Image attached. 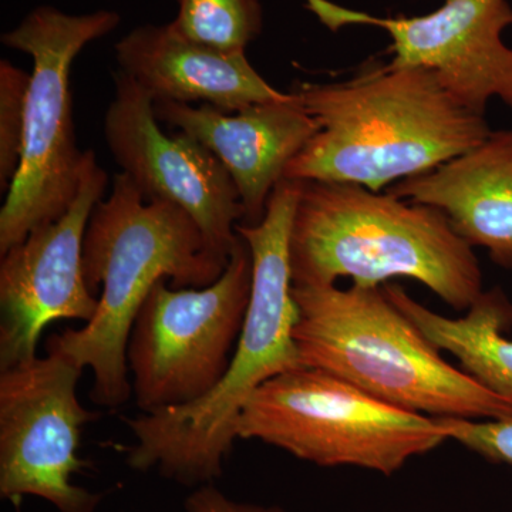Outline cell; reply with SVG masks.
Returning a JSON list of instances; mask_svg holds the SVG:
<instances>
[{
    "instance_id": "cell-1",
    "label": "cell",
    "mask_w": 512,
    "mask_h": 512,
    "mask_svg": "<svg viewBox=\"0 0 512 512\" xmlns=\"http://www.w3.org/2000/svg\"><path fill=\"white\" fill-rule=\"evenodd\" d=\"M298 187V181L282 178L264 220L235 228L251 249L254 266L248 312L231 365L204 399L126 420L136 439L127 454L133 470H156L185 487L214 484L238 440L239 417L249 399L268 380L305 367L293 338L299 312L289 266Z\"/></svg>"
},
{
    "instance_id": "cell-2",
    "label": "cell",
    "mask_w": 512,
    "mask_h": 512,
    "mask_svg": "<svg viewBox=\"0 0 512 512\" xmlns=\"http://www.w3.org/2000/svg\"><path fill=\"white\" fill-rule=\"evenodd\" d=\"M292 93L319 130L286 167V180L380 192L461 156L493 131L424 67L372 63L348 82L299 83Z\"/></svg>"
},
{
    "instance_id": "cell-3",
    "label": "cell",
    "mask_w": 512,
    "mask_h": 512,
    "mask_svg": "<svg viewBox=\"0 0 512 512\" xmlns=\"http://www.w3.org/2000/svg\"><path fill=\"white\" fill-rule=\"evenodd\" d=\"M228 261L187 211L148 200L126 174H116L109 198L90 215L83 241L84 282L93 295L101 288L96 315L82 329L50 336L46 352L92 369L90 399L117 409L133 394L127 343L151 289L160 279L174 288H204L220 278Z\"/></svg>"
},
{
    "instance_id": "cell-4",
    "label": "cell",
    "mask_w": 512,
    "mask_h": 512,
    "mask_svg": "<svg viewBox=\"0 0 512 512\" xmlns=\"http://www.w3.org/2000/svg\"><path fill=\"white\" fill-rule=\"evenodd\" d=\"M298 184L289 231L293 286L350 278L362 288H382L389 279L410 278L457 311H467L483 292L473 247L437 208L362 185Z\"/></svg>"
},
{
    "instance_id": "cell-5",
    "label": "cell",
    "mask_w": 512,
    "mask_h": 512,
    "mask_svg": "<svg viewBox=\"0 0 512 512\" xmlns=\"http://www.w3.org/2000/svg\"><path fill=\"white\" fill-rule=\"evenodd\" d=\"M302 365L407 412L470 420L512 417V403L451 366L382 288L293 286Z\"/></svg>"
},
{
    "instance_id": "cell-6",
    "label": "cell",
    "mask_w": 512,
    "mask_h": 512,
    "mask_svg": "<svg viewBox=\"0 0 512 512\" xmlns=\"http://www.w3.org/2000/svg\"><path fill=\"white\" fill-rule=\"evenodd\" d=\"M238 439L262 441L319 467L392 476L448 436L440 419L407 412L328 372L301 367L256 390L239 417Z\"/></svg>"
},
{
    "instance_id": "cell-7",
    "label": "cell",
    "mask_w": 512,
    "mask_h": 512,
    "mask_svg": "<svg viewBox=\"0 0 512 512\" xmlns=\"http://www.w3.org/2000/svg\"><path fill=\"white\" fill-rule=\"evenodd\" d=\"M120 20L113 10L74 16L40 6L3 33V45L32 57L33 70L22 161L0 210V255L62 217L76 198L84 151L77 146L70 69L84 47L113 32Z\"/></svg>"
},
{
    "instance_id": "cell-8",
    "label": "cell",
    "mask_w": 512,
    "mask_h": 512,
    "mask_svg": "<svg viewBox=\"0 0 512 512\" xmlns=\"http://www.w3.org/2000/svg\"><path fill=\"white\" fill-rule=\"evenodd\" d=\"M252 252L239 237L227 268L204 288L160 279L127 343L131 389L141 413L190 406L210 394L231 365L252 289Z\"/></svg>"
},
{
    "instance_id": "cell-9",
    "label": "cell",
    "mask_w": 512,
    "mask_h": 512,
    "mask_svg": "<svg viewBox=\"0 0 512 512\" xmlns=\"http://www.w3.org/2000/svg\"><path fill=\"white\" fill-rule=\"evenodd\" d=\"M83 369L56 352L0 370V495L42 498L59 512H96L103 493L73 483L86 424L99 419L80 403Z\"/></svg>"
},
{
    "instance_id": "cell-10",
    "label": "cell",
    "mask_w": 512,
    "mask_h": 512,
    "mask_svg": "<svg viewBox=\"0 0 512 512\" xmlns=\"http://www.w3.org/2000/svg\"><path fill=\"white\" fill-rule=\"evenodd\" d=\"M109 177L92 150L69 210L29 232L0 259V370L37 356L43 330L56 320L90 322L99 296L83 276V241Z\"/></svg>"
},
{
    "instance_id": "cell-11",
    "label": "cell",
    "mask_w": 512,
    "mask_h": 512,
    "mask_svg": "<svg viewBox=\"0 0 512 512\" xmlns=\"http://www.w3.org/2000/svg\"><path fill=\"white\" fill-rule=\"evenodd\" d=\"M114 86L104 138L121 173L148 200L168 201L187 211L212 247L229 258L244 210L225 165L184 131L165 133L150 94L126 73L114 74Z\"/></svg>"
},
{
    "instance_id": "cell-12",
    "label": "cell",
    "mask_w": 512,
    "mask_h": 512,
    "mask_svg": "<svg viewBox=\"0 0 512 512\" xmlns=\"http://www.w3.org/2000/svg\"><path fill=\"white\" fill-rule=\"evenodd\" d=\"M305 2L332 32L350 25L386 30L392 39L390 64L431 70L478 116L485 117L493 97L512 110V49L501 37L512 26L508 0H444L429 15L413 18H377L330 0Z\"/></svg>"
},
{
    "instance_id": "cell-13",
    "label": "cell",
    "mask_w": 512,
    "mask_h": 512,
    "mask_svg": "<svg viewBox=\"0 0 512 512\" xmlns=\"http://www.w3.org/2000/svg\"><path fill=\"white\" fill-rule=\"evenodd\" d=\"M154 114L160 123L200 141L225 165L244 210L239 224L247 227L264 220L286 167L319 130L292 92L285 99L254 104L237 113L210 104L154 101Z\"/></svg>"
},
{
    "instance_id": "cell-14",
    "label": "cell",
    "mask_w": 512,
    "mask_h": 512,
    "mask_svg": "<svg viewBox=\"0 0 512 512\" xmlns=\"http://www.w3.org/2000/svg\"><path fill=\"white\" fill-rule=\"evenodd\" d=\"M120 70L153 101L210 104L237 113L254 104L285 99L266 82L245 53L229 55L178 35L170 23L131 30L116 45Z\"/></svg>"
},
{
    "instance_id": "cell-15",
    "label": "cell",
    "mask_w": 512,
    "mask_h": 512,
    "mask_svg": "<svg viewBox=\"0 0 512 512\" xmlns=\"http://www.w3.org/2000/svg\"><path fill=\"white\" fill-rule=\"evenodd\" d=\"M389 192L437 208L458 237L512 269V130L491 131L478 146Z\"/></svg>"
},
{
    "instance_id": "cell-16",
    "label": "cell",
    "mask_w": 512,
    "mask_h": 512,
    "mask_svg": "<svg viewBox=\"0 0 512 512\" xmlns=\"http://www.w3.org/2000/svg\"><path fill=\"white\" fill-rule=\"evenodd\" d=\"M390 301L434 348L451 353L476 382L512 403V303L503 289L481 292L463 318L450 319L414 301L402 286L384 285Z\"/></svg>"
},
{
    "instance_id": "cell-17",
    "label": "cell",
    "mask_w": 512,
    "mask_h": 512,
    "mask_svg": "<svg viewBox=\"0 0 512 512\" xmlns=\"http://www.w3.org/2000/svg\"><path fill=\"white\" fill-rule=\"evenodd\" d=\"M177 18L170 23L184 39L237 55L261 35L264 13L259 0H177Z\"/></svg>"
},
{
    "instance_id": "cell-18",
    "label": "cell",
    "mask_w": 512,
    "mask_h": 512,
    "mask_svg": "<svg viewBox=\"0 0 512 512\" xmlns=\"http://www.w3.org/2000/svg\"><path fill=\"white\" fill-rule=\"evenodd\" d=\"M32 76L9 60L0 62V190L8 192L20 167Z\"/></svg>"
},
{
    "instance_id": "cell-19",
    "label": "cell",
    "mask_w": 512,
    "mask_h": 512,
    "mask_svg": "<svg viewBox=\"0 0 512 512\" xmlns=\"http://www.w3.org/2000/svg\"><path fill=\"white\" fill-rule=\"evenodd\" d=\"M448 440L474 451L493 463L512 466V417L476 421L458 417H439Z\"/></svg>"
},
{
    "instance_id": "cell-20",
    "label": "cell",
    "mask_w": 512,
    "mask_h": 512,
    "mask_svg": "<svg viewBox=\"0 0 512 512\" xmlns=\"http://www.w3.org/2000/svg\"><path fill=\"white\" fill-rule=\"evenodd\" d=\"M187 512H285L279 507L238 503L221 493L214 484L202 485L185 500Z\"/></svg>"
}]
</instances>
